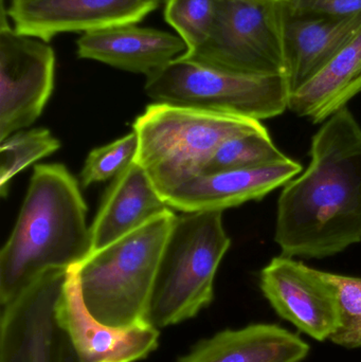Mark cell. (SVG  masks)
<instances>
[{
  "mask_svg": "<svg viewBox=\"0 0 361 362\" xmlns=\"http://www.w3.org/2000/svg\"><path fill=\"white\" fill-rule=\"evenodd\" d=\"M277 206L282 255L322 259L361 242V127L348 106L315 134L309 167L284 185Z\"/></svg>",
  "mask_w": 361,
  "mask_h": 362,
  "instance_id": "cell-1",
  "label": "cell"
},
{
  "mask_svg": "<svg viewBox=\"0 0 361 362\" xmlns=\"http://www.w3.org/2000/svg\"><path fill=\"white\" fill-rule=\"evenodd\" d=\"M87 206L63 165L34 168L18 218L0 252V306L52 269H70L90 253Z\"/></svg>",
  "mask_w": 361,
  "mask_h": 362,
  "instance_id": "cell-2",
  "label": "cell"
},
{
  "mask_svg": "<svg viewBox=\"0 0 361 362\" xmlns=\"http://www.w3.org/2000/svg\"><path fill=\"white\" fill-rule=\"evenodd\" d=\"M172 209L72 267L91 315L114 327L148 321L163 247L175 221Z\"/></svg>",
  "mask_w": 361,
  "mask_h": 362,
  "instance_id": "cell-3",
  "label": "cell"
},
{
  "mask_svg": "<svg viewBox=\"0 0 361 362\" xmlns=\"http://www.w3.org/2000/svg\"><path fill=\"white\" fill-rule=\"evenodd\" d=\"M267 129L261 121L165 103L150 104L136 119V161L148 172L165 199L167 193L201 175L220 144Z\"/></svg>",
  "mask_w": 361,
  "mask_h": 362,
  "instance_id": "cell-4",
  "label": "cell"
},
{
  "mask_svg": "<svg viewBox=\"0 0 361 362\" xmlns=\"http://www.w3.org/2000/svg\"><path fill=\"white\" fill-rule=\"evenodd\" d=\"M231 240L223 211L176 216L163 247L148 321L158 329L195 318L214 299V280Z\"/></svg>",
  "mask_w": 361,
  "mask_h": 362,
  "instance_id": "cell-5",
  "label": "cell"
},
{
  "mask_svg": "<svg viewBox=\"0 0 361 362\" xmlns=\"http://www.w3.org/2000/svg\"><path fill=\"white\" fill-rule=\"evenodd\" d=\"M144 91L155 103L258 121L283 114L290 98L284 74H239L182 57L146 76Z\"/></svg>",
  "mask_w": 361,
  "mask_h": 362,
  "instance_id": "cell-6",
  "label": "cell"
},
{
  "mask_svg": "<svg viewBox=\"0 0 361 362\" xmlns=\"http://www.w3.org/2000/svg\"><path fill=\"white\" fill-rule=\"evenodd\" d=\"M280 1L220 0L207 42L182 59L248 74L286 76Z\"/></svg>",
  "mask_w": 361,
  "mask_h": 362,
  "instance_id": "cell-7",
  "label": "cell"
},
{
  "mask_svg": "<svg viewBox=\"0 0 361 362\" xmlns=\"http://www.w3.org/2000/svg\"><path fill=\"white\" fill-rule=\"evenodd\" d=\"M68 272H45L1 305L0 362H80L55 315Z\"/></svg>",
  "mask_w": 361,
  "mask_h": 362,
  "instance_id": "cell-8",
  "label": "cell"
},
{
  "mask_svg": "<svg viewBox=\"0 0 361 362\" xmlns=\"http://www.w3.org/2000/svg\"><path fill=\"white\" fill-rule=\"evenodd\" d=\"M8 21L2 4L0 142L33 124L54 88L55 54L51 45L18 33Z\"/></svg>",
  "mask_w": 361,
  "mask_h": 362,
  "instance_id": "cell-9",
  "label": "cell"
},
{
  "mask_svg": "<svg viewBox=\"0 0 361 362\" xmlns=\"http://www.w3.org/2000/svg\"><path fill=\"white\" fill-rule=\"evenodd\" d=\"M260 287L282 319L313 339L330 340L338 329L336 288L326 272L281 255L263 268Z\"/></svg>",
  "mask_w": 361,
  "mask_h": 362,
  "instance_id": "cell-10",
  "label": "cell"
},
{
  "mask_svg": "<svg viewBox=\"0 0 361 362\" xmlns=\"http://www.w3.org/2000/svg\"><path fill=\"white\" fill-rule=\"evenodd\" d=\"M55 315L80 362H138L158 349L160 329L150 323L114 327L95 319L83 301L72 268Z\"/></svg>",
  "mask_w": 361,
  "mask_h": 362,
  "instance_id": "cell-11",
  "label": "cell"
},
{
  "mask_svg": "<svg viewBox=\"0 0 361 362\" xmlns=\"http://www.w3.org/2000/svg\"><path fill=\"white\" fill-rule=\"evenodd\" d=\"M161 0H23L6 8L15 31L50 42L72 32L99 31L143 21Z\"/></svg>",
  "mask_w": 361,
  "mask_h": 362,
  "instance_id": "cell-12",
  "label": "cell"
},
{
  "mask_svg": "<svg viewBox=\"0 0 361 362\" xmlns=\"http://www.w3.org/2000/svg\"><path fill=\"white\" fill-rule=\"evenodd\" d=\"M302 170L300 163L288 158L254 169L201 174L172 189L165 200L170 208L184 213L224 211L262 199L294 180Z\"/></svg>",
  "mask_w": 361,
  "mask_h": 362,
  "instance_id": "cell-13",
  "label": "cell"
},
{
  "mask_svg": "<svg viewBox=\"0 0 361 362\" xmlns=\"http://www.w3.org/2000/svg\"><path fill=\"white\" fill-rule=\"evenodd\" d=\"M76 47L81 59L146 76L188 50L178 34L139 27L137 23L87 32L80 36Z\"/></svg>",
  "mask_w": 361,
  "mask_h": 362,
  "instance_id": "cell-14",
  "label": "cell"
},
{
  "mask_svg": "<svg viewBox=\"0 0 361 362\" xmlns=\"http://www.w3.org/2000/svg\"><path fill=\"white\" fill-rule=\"evenodd\" d=\"M169 209L148 172L135 161L114 178L104 195L90 227V253L124 238Z\"/></svg>",
  "mask_w": 361,
  "mask_h": 362,
  "instance_id": "cell-15",
  "label": "cell"
},
{
  "mask_svg": "<svg viewBox=\"0 0 361 362\" xmlns=\"http://www.w3.org/2000/svg\"><path fill=\"white\" fill-rule=\"evenodd\" d=\"M361 32V13L343 18L284 16L286 78L290 95L330 63Z\"/></svg>",
  "mask_w": 361,
  "mask_h": 362,
  "instance_id": "cell-16",
  "label": "cell"
},
{
  "mask_svg": "<svg viewBox=\"0 0 361 362\" xmlns=\"http://www.w3.org/2000/svg\"><path fill=\"white\" fill-rule=\"evenodd\" d=\"M309 346L298 335L276 325L225 329L197 342L177 362H302Z\"/></svg>",
  "mask_w": 361,
  "mask_h": 362,
  "instance_id": "cell-17",
  "label": "cell"
},
{
  "mask_svg": "<svg viewBox=\"0 0 361 362\" xmlns=\"http://www.w3.org/2000/svg\"><path fill=\"white\" fill-rule=\"evenodd\" d=\"M361 93V32L330 63L290 95L288 110L322 123Z\"/></svg>",
  "mask_w": 361,
  "mask_h": 362,
  "instance_id": "cell-18",
  "label": "cell"
},
{
  "mask_svg": "<svg viewBox=\"0 0 361 362\" xmlns=\"http://www.w3.org/2000/svg\"><path fill=\"white\" fill-rule=\"evenodd\" d=\"M288 158L265 129L242 134L226 140L208 161L201 174L254 169L275 165Z\"/></svg>",
  "mask_w": 361,
  "mask_h": 362,
  "instance_id": "cell-19",
  "label": "cell"
},
{
  "mask_svg": "<svg viewBox=\"0 0 361 362\" xmlns=\"http://www.w3.org/2000/svg\"><path fill=\"white\" fill-rule=\"evenodd\" d=\"M61 148V142L47 129L19 131L0 144V194L6 197L11 180L29 165Z\"/></svg>",
  "mask_w": 361,
  "mask_h": 362,
  "instance_id": "cell-20",
  "label": "cell"
},
{
  "mask_svg": "<svg viewBox=\"0 0 361 362\" xmlns=\"http://www.w3.org/2000/svg\"><path fill=\"white\" fill-rule=\"evenodd\" d=\"M165 4V21L188 47L184 54L201 48L213 29L220 0H167Z\"/></svg>",
  "mask_w": 361,
  "mask_h": 362,
  "instance_id": "cell-21",
  "label": "cell"
},
{
  "mask_svg": "<svg viewBox=\"0 0 361 362\" xmlns=\"http://www.w3.org/2000/svg\"><path fill=\"white\" fill-rule=\"evenodd\" d=\"M138 146V137L133 131L112 144L91 151L81 173L83 187L114 180L135 163Z\"/></svg>",
  "mask_w": 361,
  "mask_h": 362,
  "instance_id": "cell-22",
  "label": "cell"
},
{
  "mask_svg": "<svg viewBox=\"0 0 361 362\" xmlns=\"http://www.w3.org/2000/svg\"><path fill=\"white\" fill-rule=\"evenodd\" d=\"M336 288L339 325L333 344L347 349L361 348V278L326 272Z\"/></svg>",
  "mask_w": 361,
  "mask_h": 362,
  "instance_id": "cell-23",
  "label": "cell"
},
{
  "mask_svg": "<svg viewBox=\"0 0 361 362\" xmlns=\"http://www.w3.org/2000/svg\"><path fill=\"white\" fill-rule=\"evenodd\" d=\"M282 12L290 18H343L361 13V0H281Z\"/></svg>",
  "mask_w": 361,
  "mask_h": 362,
  "instance_id": "cell-24",
  "label": "cell"
},
{
  "mask_svg": "<svg viewBox=\"0 0 361 362\" xmlns=\"http://www.w3.org/2000/svg\"><path fill=\"white\" fill-rule=\"evenodd\" d=\"M23 1V0H11V4H17V2Z\"/></svg>",
  "mask_w": 361,
  "mask_h": 362,
  "instance_id": "cell-25",
  "label": "cell"
},
{
  "mask_svg": "<svg viewBox=\"0 0 361 362\" xmlns=\"http://www.w3.org/2000/svg\"><path fill=\"white\" fill-rule=\"evenodd\" d=\"M269 1H281V0H269Z\"/></svg>",
  "mask_w": 361,
  "mask_h": 362,
  "instance_id": "cell-26",
  "label": "cell"
},
{
  "mask_svg": "<svg viewBox=\"0 0 361 362\" xmlns=\"http://www.w3.org/2000/svg\"><path fill=\"white\" fill-rule=\"evenodd\" d=\"M161 2H162V4H165V2H167V0H161Z\"/></svg>",
  "mask_w": 361,
  "mask_h": 362,
  "instance_id": "cell-27",
  "label": "cell"
}]
</instances>
